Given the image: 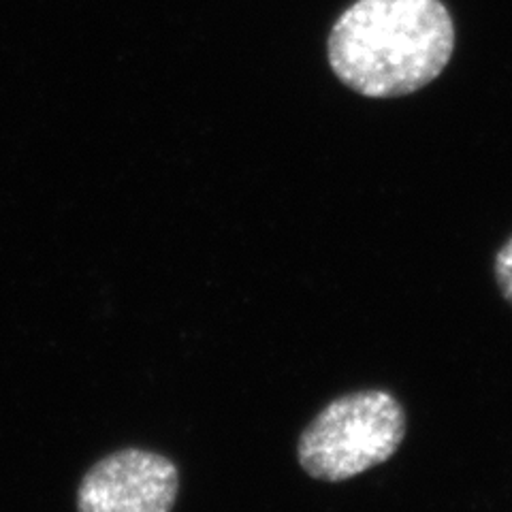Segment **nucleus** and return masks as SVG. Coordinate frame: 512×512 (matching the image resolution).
<instances>
[{"label":"nucleus","mask_w":512,"mask_h":512,"mask_svg":"<svg viewBox=\"0 0 512 512\" xmlns=\"http://www.w3.org/2000/svg\"><path fill=\"white\" fill-rule=\"evenodd\" d=\"M455 24L442 0H357L333 24L327 58L340 82L367 99H399L442 75Z\"/></svg>","instance_id":"obj_1"},{"label":"nucleus","mask_w":512,"mask_h":512,"mask_svg":"<svg viewBox=\"0 0 512 512\" xmlns=\"http://www.w3.org/2000/svg\"><path fill=\"white\" fill-rule=\"evenodd\" d=\"M406 412L389 391L367 389L333 399L301 431L299 466L325 483H342L389 461L406 438Z\"/></svg>","instance_id":"obj_2"},{"label":"nucleus","mask_w":512,"mask_h":512,"mask_svg":"<svg viewBox=\"0 0 512 512\" xmlns=\"http://www.w3.org/2000/svg\"><path fill=\"white\" fill-rule=\"evenodd\" d=\"M180 491L175 463L143 448L96 461L77 489V512H171Z\"/></svg>","instance_id":"obj_3"},{"label":"nucleus","mask_w":512,"mask_h":512,"mask_svg":"<svg viewBox=\"0 0 512 512\" xmlns=\"http://www.w3.org/2000/svg\"><path fill=\"white\" fill-rule=\"evenodd\" d=\"M493 271L504 299L512 306V237L500 248V252L495 254Z\"/></svg>","instance_id":"obj_4"}]
</instances>
